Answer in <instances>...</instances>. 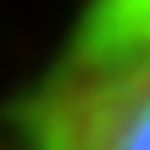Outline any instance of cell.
<instances>
[{"label":"cell","instance_id":"obj_1","mask_svg":"<svg viewBox=\"0 0 150 150\" xmlns=\"http://www.w3.org/2000/svg\"><path fill=\"white\" fill-rule=\"evenodd\" d=\"M28 150H150V0H83L28 95Z\"/></svg>","mask_w":150,"mask_h":150}]
</instances>
